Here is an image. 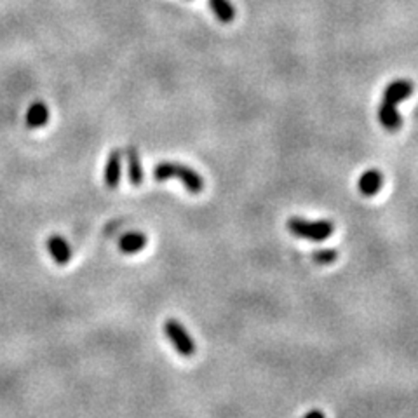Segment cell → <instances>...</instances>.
Wrapping results in <instances>:
<instances>
[{
	"label": "cell",
	"instance_id": "6da1fadb",
	"mask_svg": "<svg viewBox=\"0 0 418 418\" xmlns=\"http://www.w3.org/2000/svg\"><path fill=\"white\" fill-rule=\"evenodd\" d=\"M154 178L157 181H167L171 178H176L183 183L187 192L194 194V196L204 190V178L196 170H192L187 164H180V162H159L154 167Z\"/></svg>",
	"mask_w": 418,
	"mask_h": 418
},
{
	"label": "cell",
	"instance_id": "7a4b0ae2",
	"mask_svg": "<svg viewBox=\"0 0 418 418\" xmlns=\"http://www.w3.org/2000/svg\"><path fill=\"white\" fill-rule=\"evenodd\" d=\"M288 230L300 239L312 242H323L335 232V225L329 220H305L293 216L288 220Z\"/></svg>",
	"mask_w": 418,
	"mask_h": 418
},
{
	"label": "cell",
	"instance_id": "3957f363",
	"mask_svg": "<svg viewBox=\"0 0 418 418\" xmlns=\"http://www.w3.org/2000/svg\"><path fill=\"white\" fill-rule=\"evenodd\" d=\"M164 333H166L167 340L173 343L174 351L183 358H192L196 354L197 347L196 342L192 340L190 333L187 332L183 324L178 319H167L164 323Z\"/></svg>",
	"mask_w": 418,
	"mask_h": 418
},
{
	"label": "cell",
	"instance_id": "277c9868",
	"mask_svg": "<svg viewBox=\"0 0 418 418\" xmlns=\"http://www.w3.org/2000/svg\"><path fill=\"white\" fill-rule=\"evenodd\" d=\"M413 82L408 79H397V80H392L391 84H388L387 87H385L384 91V102L391 103V105H396L397 103L404 102V100L410 98L411 95H413Z\"/></svg>",
	"mask_w": 418,
	"mask_h": 418
},
{
	"label": "cell",
	"instance_id": "5b68a950",
	"mask_svg": "<svg viewBox=\"0 0 418 418\" xmlns=\"http://www.w3.org/2000/svg\"><path fill=\"white\" fill-rule=\"evenodd\" d=\"M377 113H378V121H380V124L384 126L385 131L396 132L399 131L401 126H403V117H401L399 112H397L396 105H391V103L382 100V103L378 105Z\"/></svg>",
	"mask_w": 418,
	"mask_h": 418
},
{
	"label": "cell",
	"instance_id": "8992f818",
	"mask_svg": "<svg viewBox=\"0 0 418 418\" xmlns=\"http://www.w3.org/2000/svg\"><path fill=\"white\" fill-rule=\"evenodd\" d=\"M384 187V174L378 170H368L359 176L358 189L364 197H373Z\"/></svg>",
	"mask_w": 418,
	"mask_h": 418
},
{
	"label": "cell",
	"instance_id": "52a82bcc",
	"mask_svg": "<svg viewBox=\"0 0 418 418\" xmlns=\"http://www.w3.org/2000/svg\"><path fill=\"white\" fill-rule=\"evenodd\" d=\"M47 249H49V255L58 265H67L72 258V248L65 241L61 235H51L47 239Z\"/></svg>",
	"mask_w": 418,
	"mask_h": 418
},
{
	"label": "cell",
	"instance_id": "ba28073f",
	"mask_svg": "<svg viewBox=\"0 0 418 418\" xmlns=\"http://www.w3.org/2000/svg\"><path fill=\"white\" fill-rule=\"evenodd\" d=\"M121 150L110 152L108 159H106L105 166V183L108 189H115L121 181Z\"/></svg>",
	"mask_w": 418,
	"mask_h": 418
},
{
	"label": "cell",
	"instance_id": "9c48e42d",
	"mask_svg": "<svg viewBox=\"0 0 418 418\" xmlns=\"http://www.w3.org/2000/svg\"><path fill=\"white\" fill-rule=\"evenodd\" d=\"M126 161H128L129 181L135 187H139L143 183V166H141V159H139L138 150L135 147L126 148Z\"/></svg>",
	"mask_w": 418,
	"mask_h": 418
},
{
	"label": "cell",
	"instance_id": "30bf717a",
	"mask_svg": "<svg viewBox=\"0 0 418 418\" xmlns=\"http://www.w3.org/2000/svg\"><path fill=\"white\" fill-rule=\"evenodd\" d=\"M147 246V235L143 232H128L119 241V248L124 255H136Z\"/></svg>",
	"mask_w": 418,
	"mask_h": 418
},
{
	"label": "cell",
	"instance_id": "8fae6325",
	"mask_svg": "<svg viewBox=\"0 0 418 418\" xmlns=\"http://www.w3.org/2000/svg\"><path fill=\"white\" fill-rule=\"evenodd\" d=\"M47 121H49V110H47V106H45L44 103H34V105L28 108L27 113L28 128L32 129L42 128V126L47 124Z\"/></svg>",
	"mask_w": 418,
	"mask_h": 418
},
{
	"label": "cell",
	"instance_id": "7c38bea8",
	"mask_svg": "<svg viewBox=\"0 0 418 418\" xmlns=\"http://www.w3.org/2000/svg\"><path fill=\"white\" fill-rule=\"evenodd\" d=\"M213 14L222 23H232L235 19V9L230 4V0H207Z\"/></svg>",
	"mask_w": 418,
	"mask_h": 418
},
{
	"label": "cell",
	"instance_id": "4fadbf2b",
	"mask_svg": "<svg viewBox=\"0 0 418 418\" xmlns=\"http://www.w3.org/2000/svg\"><path fill=\"white\" fill-rule=\"evenodd\" d=\"M338 258V251L336 249H319V251L312 253V260L317 265H329Z\"/></svg>",
	"mask_w": 418,
	"mask_h": 418
},
{
	"label": "cell",
	"instance_id": "5bb4252c",
	"mask_svg": "<svg viewBox=\"0 0 418 418\" xmlns=\"http://www.w3.org/2000/svg\"><path fill=\"white\" fill-rule=\"evenodd\" d=\"M301 418H326V415H324L321 410H312V411H309V413L303 415Z\"/></svg>",
	"mask_w": 418,
	"mask_h": 418
}]
</instances>
